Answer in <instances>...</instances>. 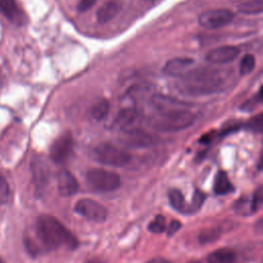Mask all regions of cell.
<instances>
[{
    "label": "cell",
    "mask_w": 263,
    "mask_h": 263,
    "mask_svg": "<svg viewBox=\"0 0 263 263\" xmlns=\"http://www.w3.org/2000/svg\"><path fill=\"white\" fill-rule=\"evenodd\" d=\"M175 85L177 90L184 96H209L222 89L224 77L222 72L215 68H194L179 77Z\"/></svg>",
    "instance_id": "obj_1"
},
{
    "label": "cell",
    "mask_w": 263,
    "mask_h": 263,
    "mask_svg": "<svg viewBox=\"0 0 263 263\" xmlns=\"http://www.w3.org/2000/svg\"><path fill=\"white\" fill-rule=\"evenodd\" d=\"M37 236L48 249H58L65 246L74 250L78 246L77 238L66 228L62 222L49 215H41L36 222Z\"/></svg>",
    "instance_id": "obj_2"
},
{
    "label": "cell",
    "mask_w": 263,
    "mask_h": 263,
    "mask_svg": "<svg viewBox=\"0 0 263 263\" xmlns=\"http://www.w3.org/2000/svg\"><path fill=\"white\" fill-rule=\"evenodd\" d=\"M194 115L189 110L157 113L149 119V126L157 133H176L188 128L194 122Z\"/></svg>",
    "instance_id": "obj_3"
},
{
    "label": "cell",
    "mask_w": 263,
    "mask_h": 263,
    "mask_svg": "<svg viewBox=\"0 0 263 263\" xmlns=\"http://www.w3.org/2000/svg\"><path fill=\"white\" fill-rule=\"evenodd\" d=\"M93 156L100 163L114 167H123L132 161V155L126 150L109 143L97 146Z\"/></svg>",
    "instance_id": "obj_4"
},
{
    "label": "cell",
    "mask_w": 263,
    "mask_h": 263,
    "mask_svg": "<svg viewBox=\"0 0 263 263\" xmlns=\"http://www.w3.org/2000/svg\"><path fill=\"white\" fill-rule=\"evenodd\" d=\"M87 183L101 192H111L116 190L120 184V176L112 171L101 167H93L86 173Z\"/></svg>",
    "instance_id": "obj_5"
},
{
    "label": "cell",
    "mask_w": 263,
    "mask_h": 263,
    "mask_svg": "<svg viewBox=\"0 0 263 263\" xmlns=\"http://www.w3.org/2000/svg\"><path fill=\"white\" fill-rule=\"evenodd\" d=\"M233 12L226 8H216L206 10L199 14L198 24L204 29H219L231 23Z\"/></svg>",
    "instance_id": "obj_6"
},
{
    "label": "cell",
    "mask_w": 263,
    "mask_h": 263,
    "mask_svg": "<svg viewBox=\"0 0 263 263\" xmlns=\"http://www.w3.org/2000/svg\"><path fill=\"white\" fill-rule=\"evenodd\" d=\"M74 211L83 218L93 222H103L108 215L107 209L102 203L90 198L79 199L74 205Z\"/></svg>",
    "instance_id": "obj_7"
},
{
    "label": "cell",
    "mask_w": 263,
    "mask_h": 263,
    "mask_svg": "<svg viewBox=\"0 0 263 263\" xmlns=\"http://www.w3.org/2000/svg\"><path fill=\"white\" fill-rule=\"evenodd\" d=\"M73 150V137L69 132L62 134L51 145L50 159L55 163H64L68 160Z\"/></svg>",
    "instance_id": "obj_8"
},
{
    "label": "cell",
    "mask_w": 263,
    "mask_h": 263,
    "mask_svg": "<svg viewBox=\"0 0 263 263\" xmlns=\"http://www.w3.org/2000/svg\"><path fill=\"white\" fill-rule=\"evenodd\" d=\"M239 52L240 50L237 46L223 45L208 51V53L205 54V60L206 62L215 65L227 64L235 60L238 57Z\"/></svg>",
    "instance_id": "obj_9"
},
{
    "label": "cell",
    "mask_w": 263,
    "mask_h": 263,
    "mask_svg": "<svg viewBox=\"0 0 263 263\" xmlns=\"http://www.w3.org/2000/svg\"><path fill=\"white\" fill-rule=\"evenodd\" d=\"M152 106L157 110V113H167L182 110H189L190 104L180 101L176 98L164 96V95H155L152 98Z\"/></svg>",
    "instance_id": "obj_10"
},
{
    "label": "cell",
    "mask_w": 263,
    "mask_h": 263,
    "mask_svg": "<svg viewBox=\"0 0 263 263\" xmlns=\"http://www.w3.org/2000/svg\"><path fill=\"white\" fill-rule=\"evenodd\" d=\"M123 142L132 148H146L154 145L156 143V139L152 135L137 127L132 130L124 132Z\"/></svg>",
    "instance_id": "obj_11"
},
{
    "label": "cell",
    "mask_w": 263,
    "mask_h": 263,
    "mask_svg": "<svg viewBox=\"0 0 263 263\" xmlns=\"http://www.w3.org/2000/svg\"><path fill=\"white\" fill-rule=\"evenodd\" d=\"M193 60L187 57H178L168 60L163 66V73L171 77H181L191 69Z\"/></svg>",
    "instance_id": "obj_12"
},
{
    "label": "cell",
    "mask_w": 263,
    "mask_h": 263,
    "mask_svg": "<svg viewBox=\"0 0 263 263\" xmlns=\"http://www.w3.org/2000/svg\"><path fill=\"white\" fill-rule=\"evenodd\" d=\"M57 187L60 195L68 197L77 192L78 182L68 170H61L57 177Z\"/></svg>",
    "instance_id": "obj_13"
},
{
    "label": "cell",
    "mask_w": 263,
    "mask_h": 263,
    "mask_svg": "<svg viewBox=\"0 0 263 263\" xmlns=\"http://www.w3.org/2000/svg\"><path fill=\"white\" fill-rule=\"evenodd\" d=\"M138 121H139V114H138V111L134 108L122 109L116 118V124L119 126V128L123 133L137 128L136 125Z\"/></svg>",
    "instance_id": "obj_14"
},
{
    "label": "cell",
    "mask_w": 263,
    "mask_h": 263,
    "mask_svg": "<svg viewBox=\"0 0 263 263\" xmlns=\"http://www.w3.org/2000/svg\"><path fill=\"white\" fill-rule=\"evenodd\" d=\"M1 13L14 24H22L24 22V13L15 0H0Z\"/></svg>",
    "instance_id": "obj_15"
},
{
    "label": "cell",
    "mask_w": 263,
    "mask_h": 263,
    "mask_svg": "<svg viewBox=\"0 0 263 263\" xmlns=\"http://www.w3.org/2000/svg\"><path fill=\"white\" fill-rule=\"evenodd\" d=\"M120 6L116 1H107L105 2L96 13L97 21L101 24H105L113 20L119 12Z\"/></svg>",
    "instance_id": "obj_16"
},
{
    "label": "cell",
    "mask_w": 263,
    "mask_h": 263,
    "mask_svg": "<svg viewBox=\"0 0 263 263\" xmlns=\"http://www.w3.org/2000/svg\"><path fill=\"white\" fill-rule=\"evenodd\" d=\"M208 259L210 263H233L235 260V253L231 249L222 248L212 252Z\"/></svg>",
    "instance_id": "obj_17"
},
{
    "label": "cell",
    "mask_w": 263,
    "mask_h": 263,
    "mask_svg": "<svg viewBox=\"0 0 263 263\" xmlns=\"http://www.w3.org/2000/svg\"><path fill=\"white\" fill-rule=\"evenodd\" d=\"M233 190L232 184L227 176V174L223 171H220L215 178L214 182V191L218 195H224Z\"/></svg>",
    "instance_id": "obj_18"
},
{
    "label": "cell",
    "mask_w": 263,
    "mask_h": 263,
    "mask_svg": "<svg viewBox=\"0 0 263 263\" xmlns=\"http://www.w3.org/2000/svg\"><path fill=\"white\" fill-rule=\"evenodd\" d=\"M237 10L247 15L263 13V0H246L237 5Z\"/></svg>",
    "instance_id": "obj_19"
},
{
    "label": "cell",
    "mask_w": 263,
    "mask_h": 263,
    "mask_svg": "<svg viewBox=\"0 0 263 263\" xmlns=\"http://www.w3.org/2000/svg\"><path fill=\"white\" fill-rule=\"evenodd\" d=\"M109 109H110L109 102L106 99H100L92 105L90 113L95 119L102 120L107 116Z\"/></svg>",
    "instance_id": "obj_20"
},
{
    "label": "cell",
    "mask_w": 263,
    "mask_h": 263,
    "mask_svg": "<svg viewBox=\"0 0 263 263\" xmlns=\"http://www.w3.org/2000/svg\"><path fill=\"white\" fill-rule=\"evenodd\" d=\"M221 232H222V230L219 227H211V228L204 229L199 233L198 240L202 245L214 242L215 240L219 239Z\"/></svg>",
    "instance_id": "obj_21"
},
{
    "label": "cell",
    "mask_w": 263,
    "mask_h": 263,
    "mask_svg": "<svg viewBox=\"0 0 263 263\" xmlns=\"http://www.w3.org/2000/svg\"><path fill=\"white\" fill-rule=\"evenodd\" d=\"M168 200L171 205L178 212H185V200L179 189H171L168 192Z\"/></svg>",
    "instance_id": "obj_22"
},
{
    "label": "cell",
    "mask_w": 263,
    "mask_h": 263,
    "mask_svg": "<svg viewBox=\"0 0 263 263\" xmlns=\"http://www.w3.org/2000/svg\"><path fill=\"white\" fill-rule=\"evenodd\" d=\"M47 173L48 171L44 163L39 162L34 164V180L38 187H43L47 183Z\"/></svg>",
    "instance_id": "obj_23"
},
{
    "label": "cell",
    "mask_w": 263,
    "mask_h": 263,
    "mask_svg": "<svg viewBox=\"0 0 263 263\" xmlns=\"http://www.w3.org/2000/svg\"><path fill=\"white\" fill-rule=\"evenodd\" d=\"M256 66L255 57L251 53H247L242 57L239 62V73L240 75H248L250 74Z\"/></svg>",
    "instance_id": "obj_24"
},
{
    "label": "cell",
    "mask_w": 263,
    "mask_h": 263,
    "mask_svg": "<svg viewBox=\"0 0 263 263\" xmlns=\"http://www.w3.org/2000/svg\"><path fill=\"white\" fill-rule=\"evenodd\" d=\"M165 227L166 225H165L164 217L161 215H158L149 223L148 229L153 233H160L165 230Z\"/></svg>",
    "instance_id": "obj_25"
},
{
    "label": "cell",
    "mask_w": 263,
    "mask_h": 263,
    "mask_svg": "<svg viewBox=\"0 0 263 263\" xmlns=\"http://www.w3.org/2000/svg\"><path fill=\"white\" fill-rule=\"evenodd\" d=\"M263 206V185L257 188V190L254 192L252 201H251V211L257 212Z\"/></svg>",
    "instance_id": "obj_26"
},
{
    "label": "cell",
    "mask_w": 263,
    "mask_h": 263,
    "mask_svg": "<svg viewBox=\"0 0 263 263\" xmlns=\"http://www.w3.org/2000/svg\"><path fill=\"white\" fill-rule=\"evenodd\" d=\"M9 186L6 179L0 175V205L8 200Z\"/></svg>",
    "instance_id": "obj_27"
},
{
    "label": "cell",
    "mask_w": 263,
    "mask_h": 263,
    "mask_svg": "<svg viewBox=\"0 0 263 263\" xmlns=\"http://www.w3.org/2000/svg\"><path fill=\"white\" fill-rule=\"evenodd\" d=\"M204 200V194L198 190L195 191L194 195H193V198H192V203L190 205V209H189V212H196L200 209L202 202Z\"/></svg>",
    "instance_id": "obj_28"
},
{
    "label": "cell",
    "mask_w": 263,
    "mask_h": 263,
    "mask_svg": "<svg viewBox=\"0 0 263 263\" xmlns=\"http://www.w3.org/2000/svg\"><path fill=\"white\" fill-rule=\"evenodd\" d=\"M249 127L255 130L262 132L263 130V113L258 114L253 118H251V120L249 121Z\"/></svg>",
    "instance_id": "obj_29"
},
{
    "label": "cell",
    "mask_w": 263,
    "mask_h": 263,
    "mask_svg": "<svg viewBox=\"0 0 263 263\" xmlns=\"http://www.w3.org/2000/svg\"><path fill=\"white\" fill-rule=\"evenodd\" d=\"M98 0H79L78 5H77V9L80 12H84L88 9H90L97 2Z\"/></svg>",
    "instance_id": "obj_30"
},
{
    "label": "cell",
    "mask_w": 263,
    "mask_h": 263,
    "mask_svg": "<svg viewBox=\"0 0 263 263\" xmlns=\"http://www.w3.org/2000/svg\"><path fill=\"white\" fill-rule=\"evenodd\" d=\"M181 227V223L179 221H176V220H173L168 227H167V235H173L175 232H177Z\"/></svg>",
    "instance_id": "obj_31"
},
{
    "label": "cell",
    "mask_w": 263,
    "mask_h": 263,
    "mask_svg": "<svg viewBox=\"0 0 263 263\" xmlns=\"http://www.w3.org/2000/svg\"><path fill=\"white\" fill-rule=\"evenodd\" d=\"M254 230L256 233L263 235V216L259 218L254 224Z\"/></svg>",
    "instance_id": "obj_32"
},
{
    "label": "cell",
    "mask_w": 263,
    "mask_h": 263,
    "mask_svg": "<svg viewBox=\"0 0 263 263\" xmlns=\"http://www.w3.org/2000/svg\"><path fill=\"white\" fill-rule=\"evenodd\" d=\"M148 263H171V262L163 258H154V259L150 260Z\"/></svg>",
    "instance_id": "obj_33"
},
{
    "label": "cell",
    "mask_w": 263,
    "mask_h": 263,
    "mask_svg": "<svg viewBox=\"0 0 263 263\" xmlns=\"http://www.w3.org/2000/svg\"><path fill=\"white\" fill-rule=\"evenodd\" d=\"M258 167L263 171V147H262V150H261V153H260V157H259V162H258Z\"/></svg>",
    "instance_id": "obj_34"
},
{
    "label": "cell",
    "mask_w": 263,
    "mask_h": 263,
    "mask_svg": "<svg viewBox=\"0 0 263 263\" xmlns=\"http://www.w3.org/2000/svg\"><path fill=\"white\" fill-rule=\"evenodd\" d=\"M87 263H102L101 261H98V260H91V261H89V262H87Z\"/></svg>",
    "instance_id": "obj_35"
},
{
    "label": "cell",
    "mask_w": 263,
    "mask_h": 263,
    "mask_svg": "<svg viewBox=\"0 0 263 263\" xmlns=\"http://www.w3.org/2000/svg\"><path fill=\"white\" fill-rule=\"evenodd\" d=\"M0 263H5V262H4V261H3V260L0 258Z\"/></svg>",
    "instance_id": "obj_36"
},
{
    "label": "cell",
    "mask_w": 263,
    "mask_h": 263,
    "mask_svg": "<svg viewBox=\"0 0 263 263\" xmlns=\"http://www.w3.org/2000/svg\"><path fill=\"white\" fill-rule=\"evenodd\" d=\"M232 1H234V2H238V1H240V0H232Z\"/></svg>",
    "instance_id": "obj_37"
},
{
    "label": "cell",
    "mask_w": 263,
    "mask_h": 263,
    "mask_svg": "<svg viewBox=\"0 0 263 263\" xmlns=\"http://www.w3.org/2000/svg\"><path fill=\"white\" fill-rule=\"evenodd\" d=\"M147 1H152L153 2V1H156V0H147Z\"/></svg>",
    "instance_id": "obj_38"
},
{
    "label": "cell",
    "mask_w": 263,
    "mask_h": 263,
    "mask_svg": "<svg viewBox=\"0 0 263 263\" xmlns=\"http://www.w3.org/2000/svg\"><path fill=\"white\" fill-rule=\"evenodd\" d=\"M262 263H263V262H262Z\"/></svg>",
    "instance_id": "obj_39"
}]
</instances>
